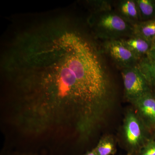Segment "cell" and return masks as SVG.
<instances>
[{"mask_svg": "<svg viewBox=\"0 0 155 155\" xmlns=\"http://www.w3.org/2000/svg\"><path fill=\"white\" fill-rule=\"evenodd\" d=\"M27 52L31 68L12 77V123L27 135L67 133L86 141L105 119L115 91L96 47L78 33L65 32Z\"/></svg>", "mask_w": 155, "mask_h": 155, "instance_id": "obj_1", "label": "cell"}, {"mask_svg": "<svg viewBox=\"0 0 155 155\" xmlns=\"http://www.w3.org/2000/svg\"><path fill=\"white\" fill-rule=\"evenodd\" d=\"M93 24L98 36L105 41L134 35L133 26L113 9L96 12Z\"/></svg>", "mask_w": 155, "mask_h": 155, "instance_id": "obj_2", "label": "cell"}, {"mask_svg": "<svg viewBox=\"0 0 155 155\" xmlns=\"http://www.w3.org/2000/svg\"><path fill=\"white\" fill-rule=\"evenodd\" d=\"M145 126L140 116L133 111L127 112L123 125V137L129 154L137 153L148 140Z\"/></svg>", "mask_w": 155, "mask_h": 155, "instance_id": "obj_3", "label": "cell"}, {"mask_svg": "<svg viewBox=\"0 0 155 155\" xmlns=\"http://www.w3.org/2000/svg\"><path fill=\"white\" fill-rule=\"evenodd\" d=\"M121 73L125 96L130 102L151 91L150 87L136 66L122 69Z\"/></svg>", "mask_w": 155, "mask_h": 155, "instance_id": "obj_4", "label": "cell"}, {"mask_svg": "<svg viewBox=\"0 0 155 155\" xmlns=\"http://www.w3.org/2000/svg\"><path fill=\"white\" fill-rule=\"evenodd\" d=\"M105 51L115 64L122 69L137 66L138 58L119 39L109 40L104 44Z\"/></svg>", "mask_w": 155, "mask_h": 155, "instance_id": "obj_5", "label": "cell"}, {"mask_svg": "<svg viewBox=\"0 0 155 155\" xmlns=\"http://www.w3.org/2000/svg\"><path fill=\"white\" fill-rule=\"evenodd\" d=\"M147 127L155 126V97L151 91L131 102Z\"/></svg>", "mask_w": 155, "mask_h": 155, "instance_id": "obj_6", "label": "cell"}, {"mask_svg": "<svg viewBox=\"0 0 155 155\" xmlns=\"http://www.w3.org/2000/svg\"><path fill=\"white\" fill-rule=\"evenodd\" d=\"M116 12L132 26L141 21L136 0L119 1L116 5Z\"/></svg>", "mask_w": 155, "mask_h": 155, "instance_id": "obj_7", "label": "cell"}, {"mask_svg": "<svg viewBox=\"0 0 155 155\" xmlns=\"http://www.w3.org/2000/svg\"><path fill=\"white\" fill-rule=\"evenodd\" d=\"M137 69L150 87L155 86V50H150L138 61Z\"/></svg>", "mask_w": 155, "mask_h": 155, "instance_id": "obj_8", "label": "cell"}, {"mask_svg": "<svg viewBox=\"0 0 155 155\" xmlns=\"http://www.w3.org/2000/svg\"><path fill=\"white\" fill-rule=\"evenodd\" d=\"M120 39L139 60L145 56L151 49V42L135 35Z\"/></svg>", "mask_w": 155, "mask_h": 155, "instance_id": "obj_9", "label": "cell"}, {"mask_svg": "<svg viewBox=\"0 0 155 155\" xmlns=\"http://www.w3.org/2000/svg\"><path fill=\"white\" fill-rule=\"evenodd\" d=\"M133 27L134 35L152 43L155 37V19L140 21Z\"/></svg>", "mask_w": 155, "mask_h": 155, "instance_id": "obj_10", "label": "cell"}, {"mask_svg": "<svg viewBox=\"0 0 155 155\" xmlns=\"http://www.w3.org/2000/svg\"><path fill=\"white\" fill-rule=\"evenodd\" d=\"M141 21L155 19V0H136Z\"/></svg>", "mask_w": 155, "mask_h": 155, "instance_id": "obj_11", "label": "cell"}, {"mask_svg": "<svg viewBox=\"0 0 155 155\" xmlns=\"http://www.w3.org/2000/svg\"><path fill=\"white\" fill-rule=\"evenodd\" d=\"M97 155H111L116 151V144L114 139L110 136L103 137L94 148Z\"/></svg>", "mask_w": 155, "mask_h": 155, "instance_id": "obj_12", "label": "cell"}, {"mask_svg": "<svg viewBox=\"0 0 155 155\" xmlns=\"http://www.w3.org/2000/svg\"><path fill=\"white\" fill-rule=\"evenodd\" d=\"M137 155H155V140L149 139L139 150Z\"/></svg>", "mask_w": 155, "mask_h": 155, "instance_id": "obj_13", "label": "cell"}, {"mask_svg": "<svg viewBox=\"0 0 155 155\" xmlns=\"http://www.w3.org/2000/svg\"><path fill=\"white\" fill-rule=\"evenodd\" d=\"M82 155H97L96 153L95 152L94 149L90 151H88L87 152L85 153V154Z\"/></svg>", "mask_w": 155, "mask_h": 155, "instance_id": "obj_14", "label": "cell"}, {"mask_svg": "<svg viewBox=\"0 0 155 155\" xmlns=\"http://www.w3.org/2000/svg\"><path fill=\"white\" fill-rule=\"evenodd\" d=\"M155 50V37L152 41L151 49V50Z\"/></svg>", "mask_w": 155, "mask_h": 155, "instance_id": "obj_15", "label": "cell"}, {"mask_svg": "<svg viewBox=\"0 0 155 155\" xmlns=\"http://www.w3.org/2000/svg\"><path fill=\"white\" fill-rule=\"evenodd\" d=\"M130 155V154H128V155Z\"/></svg>", "mask_w": 155, "mask_h": 155, "instance_id": "obj_16", "label": "cell"}, {"mask_svg": "<svg viewBox=\"0 0 155 155\" xmlns=\"http://www.w3.org/2000/svg\"><path fill=\"white\" fill-rule=\"evenodd\" d=\"M155 97V95L154 96Z\"/></svg>", "mask_w": 155, "mask_h": 155, "instance_id": "obj_17", "label": "cell"}]
</instances>
